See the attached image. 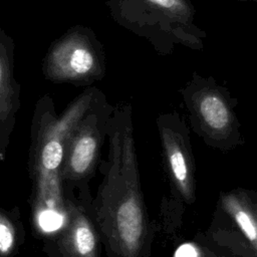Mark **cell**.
<instances>
[{
	"mask_svg": "<svg viewBox=\"0 0 257 257\" xmlns=\"http://www.w3.org/2000/svg\"><path fill=\"white\" fill-rule=\"evenodd\" d=\"M88 197L80 204L65 199L64 220L53 235L56 257H99L101 240Z\"/></svg>",
	"mask_w": 257,
	"mask_h": 257,
	"instance_id": "9",
	"label": "cell"
},
{
	"mask_svg": "<svg viewBox=\"0 0 257 257\" xmlns=\"http://www.w3.org/2000/svg\"><path fill=\"white\" fill-rule=\"evenodd\" d=\"M189 114L191 127L210 148L228 152L244 144L236 98L212 76L194 72L179 90Z\"/></svg>",
	"mask_w": 257,
	"mask_h": 257,
	"instance_id": "4",
	"label": "cell"
},
{
	"mask_svg": "<svg viewBox=\"0 0 257 257\" xmlns=\"http://www.w3.org/2000/svg\"><path fill=\"white\" fill-rule=\"evenodd\" d=\"M217 257H236V256H233V255H230V254H227L225 252H222V251L218 250V256Z\"/></svg>",
	"mask_w": 257,
	"mask_h": 257,
	"instance_id": "13",
	"label": "cell"
},
{
	"mask_svg": "<svg viewBox=\"0 0 257 257\" xmlns=\"http://www.w3.org/2000/svg\"><path fill=\"white\" fill-rule=\"evenodd\" d=\"M100 92L94 86H87L61 113H56L49 94L36 102L31 123L29 172L32 221L40 233H54L64 220L65 198L60 171L67 142Z\"/></svg>",
	"mask_w": 257,
	"mask_h": 257,
	"instance_id": "2",
	"label": "cell"
},
{
	"mask_svg": "<svg viewBox=\"0 0 257 257\" xmlns=\"http://www.w3.org/2000/svg\"><path fill=\"white\" fill-rule=\"evenodd\" d=\"M157 128L170 196L193 205L197 198L196 167L186 120L177 111L164 112L157 117Z\"/></svg>",
	"mask_w": 257,
	"mask_h": 257,
	"instance_id": "8",
	"label": "cell"
},
{
	"mask_svg": "<svg viewBox=\"0 0 257 257\" xmlns=\"http://www.w3.org/2000/svg\"><path fill=\"white\" fill-rule=\"evenodd\" d=\"M41 70L45 79L53 83L89 86L105 75L103 45L90 27L76 24L52 41Z\"/></svg>",
	"mask_w": 257,
	"mask_h": 257,
	"instance_id": "5",
	"label": "cell"
},
{
	"mask_svg": "<svg viewBox=\"0 0 257 257\" xmlns=\"http://www.w3.org/2000/svg\"><path fill=\"white\" fill-rule=\"evenodd\" d=\"M18 228L13 218L0 209V257H10L18 245Z\"/></svg>",
	"mask_w": 257,
	"mask_h": 257,
	"instance_id": "12",
	"label": "cell"
},
{
	"mask_svg": "<svg viewBox=\"0 0 257 257\" xmlns=\"http://www.w3.org/2000/svg\"><path fill=\"white\" fill-rule=\"evenodd\" d=\"M250 1H251V2H256V3H257V0H250Z\"/></svg>",
	"mask_w": 257,
	"mask_h": 257,
	"instance_id": "15",
	"label": "cell"
},
{
	"mask_svg": "<svg viewBox=\"0 0 257 257\" xmlns=\"http://www.w3.org/2000/svg\"><path fill=\"white\" fill-rule=\"evenodd\" d=\"M15 43L0 26V162L4 159L20 107V84L14 77Z\"/></svg>",
	"mask_w": 257,
	"mask_h": 257,
	"instance_id": "10",
	"label": "cell"
},
{
	"mask_svg": "<svg viewBox=\"0 0 257 257\" xmlns=\"http://www.w3.org/2000/svg\"><path fill=\"white\" fill-rule=\"evenodd\" d=\"M205 235L222 252L257 257V192L246 188L222 192Z\"/></svg>",
	"mask_w": 257,
	"mask_h": 257,
	"instance_id": "6",
	"label": "cell"
},
{
	"mask_svg": "<svg viewBox=\"0 0 257 257\" xmlns=\"http://www.w3.org/2000/svg\"><path fill=\"white\" fill-rule=\"evenodd\" d=\"M217 248L205 234H197L194 238L181 242L173 251L172 257H217Z\"/></svg>",
	"mask_w": 257,
	"mask_h": 257,
	"instance_id": "11",
	"label": "cell"
},
{
	"mask_svg": "<svg viewBox=\"0 0 257 257\" xmlns=\"http://www.w3.org/2000/svg\"><path fill=\"white\" fill-rule=\"evenodd\" d=\"M107 139V159L90 201L91 216L108 257H150L156 228L142 191L131 103L113 107Z\"/></svg>",
	"mask_w": 257,
	"mask_h": 257,
	"instance_id": "1",
	"label": "cell"
},
{
	"mask_svg": "<svg viewBox=\"0 0 257 257\" xmlns=\"http://www.w3.org/2000/svg\"><path fill=\"white\" fill-rule=\"evenodd\" d=\"M113 107L101 91L73 130L60 171L62 185L84 182L93 175Z\"/></svg>",
	"mask_w": 257,
	"mask_h": 257,
	"instance_id": "7",
	"label": "cell"
},
{
	"mask_svg": "<svg viewBox=\"0 0 257 257\" xmlns=\"http://www.w3.org/2000/svg\"><path fill=\"white\" fill-rule=\"evenodd\" d=\"M235 1H244V2H246V1H250V0H235Z\"/></svg>",
	"mask_w": 257,
	"mask_h": 257,
	"instance_id": "14",
	"label": "cell"
},
{
	"mask_svg": "<svg viewBox=\"0 0 257 257\" xmlns=\"http://www.w3.org/2000/svg\"><path fill=\"white\" fill-rule=\"evenodd\" d=\"M105 5L115 23L146 38L161 56L177 46L204 48L207 34L195 23L191 0H105Z\"/></svg>",
	"mask_w": 257,
	"mask_h": 257,
	"instance_id": "3",
	"label": "cell"
}]
</instances>
